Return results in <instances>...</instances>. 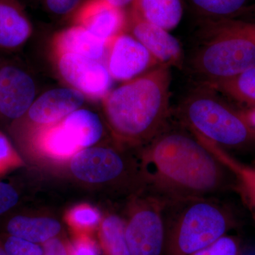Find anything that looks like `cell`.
I'll list each match as a JSON object with an SVG mask.
<instances>
[{
	"label": "cell",
	"mask_w": 255,
	"mask_h": 255,
	"mask_svg": "<svg viewBox=\"0 0 255 255\" xmlns=\"http://www.w3.org/2000/svg\"><path fill=\"white\" fill-rule=\"evenodd\" d=\"M145 145L140 169L144 185L148 194L165 202L217 197L234 187L229 170L182 125L169 124Z\"/></svg>",
	"instance_id": "1"
},
{
	"label": "cell",
	"mask_w": 255,
	"mask_h": 255,
	"mask_svg": "<svg viewBox=\"0 0 255 255\" xmlns=\"http://www.w3.org/2000/svg\"><path fill=\"white\" fill-rule=\"evenodd\" d=\"M171 80L170 68L158 65L102 98L117 140L128 145H146L168 126Z\"/></svg>",
	"instance_id": "2"
},
{
	"label": "cell",
	"mask_w": 255,
	"mask_h": 255,
	"mask_svg": "<svg viewBox=\"0 0 255 255\" xmlns=\"http://www.w3.org/2000/svg\"><path fill=\"white\" fill-rule=\"evenodd\" d=\"M163 255H191L228 235L235 226L229 207L217 197L167 201Z\"/></svg>",
	"instance_id": "3"
},
{
	"label": "cell",
	"mask_w": 255,
	"mask_h": 255,
	"mask_svg": "<svg viewBox=\"0 0 255 255\" xmlns=\"http://www.w3.org/2000/svg\"><path fill=\"white\" fill-rule=\"evenodd\" d=\"M179 124L193 133L225 150L255 149V130L240 113L212 89L199 86L190 92L177 112Z\"/></svg>",
	"instance_id": "4"
},
{
	"label": "cell",
	"mask_w": 255,
	"mask_h": 255,
	"mask_svg": "<svg viewBox=\"0 0 255 255\" xmlns=\"http://www.w3.org/2000/svg\"><path fill=\"white\" fill-rule=\"evenodd\" d=\"M193 56L191 70L199 86L228 80L255 65V45L233 35L206 36Z\"/></svg>",
	"instance_id": "5"
},
{
	"label": "cell",
	"mask_w": 255,
	"mask_h": 255,
	"mask_svg": "<svg viewBox=\"0 0 255 255\" xmlns=\"http://www.w3.org/2000/svg\"><path fill=\"white\" fill-rule=\"evenodd\" d=\"M165 204V201L150 194L134 201L130 218L125 223L126 238L130 255H163Z\"/></svg>",
	"instance_id": "6"
},
{
	"label": "cell",
	"mask_w": 255,
	"mask_h": 255,
	"mask_svg": "<svg viewBox=\"0 0 255 255\" xmlns=\"http://www.w3.org/2000/svg\"><path fill=\"white\" fill-rule=\"evenodd\" d=\"M55 57L62 77L83 95L103 98L110 92L112 78L100 62L74 53Z\"/></svg>",
	"instance_id": "7"
},
{
	"label": "cell",
	"mask_w": 255,
	"mask_h": 255,
	"mask_svg": "<svg viewBox=\"0 0 255 255\" xmlns=\"http://www.w3.org/2000/svg\"><path fill=\"white\" fill-rule=\"evenodd\" d=\"M108 71L112 78L129 81L158 65L143 45L125 32L107 42Z\"/></svg>",
	"instance_id": "8"
},
{
	"label": "cell",
	"mask_w": 255,
	"mask_h": 255,
	"mask_svg": "<svg viewBox=\"0 0 255 255\" xmlns=\"http://www.w3.org/2000/svg\"><path fill=\"white\" fill-rule=\"evenodd\" d=\"M74 175L90 183L122 180L126 177L127 164L119 152L107 147H91L74 155L70 164Z\"/></svg>",
	"instance_id": "9"
},
{
	"label": "cell",
	"mask_w": 255,
	"mask_h": 255,
	"mask_svg": "<svg viewBox=\"0 0 255 255\" xmlns=\"http://www.w3.org/2000/svg\"><path fill=\"white\" fill-rule=\"evenodd\" d=\"M128 27L158 63L169 68H182L184 51L180 43L164 28L152 24L129 11Z\"/></svg>",
	"instance_id": "10"
},
{
	"label": "cell",
	"mask_w": 255,
	"mask_h": 255,
	"mask_svg": "<svg viewBox=\"0 0 255 255\" xmlns=\"http://www.w3.org/2000/svg\"><path fill=\"white\" fill-rule=\"evenodd\" d=\"M73 21L106 42L128 28V15L124 9L111 6L103 0H85L74 11Z\"/></svg>",
	"instance_id": "11"
},
{
	"label": "cell",
	"mask_w": 255,
	"mask_h": 255,
	"mask_svg": "<svg viewBox=\"0 0 255 255\" xmlns=\"http://www.w3.org/2000/svg\"><path fill=\"white\" fill-rule=\"evenodd\" d=\"M35 85L31 77L13 66L0 70V113L11 119L21 118L33 103Z\"/></svg>",
	"instance_id": "12"
},
{
	"label": "cell",
	"mask_w": 255,
	"mask_h": 255,
	"mask_svg": "<svg viewBox=\"0 0 255 255\" xmlns=\"http://www.w3.org/2000/svg\"><path fill=\"white\" fill-rule=\"evenodd\" d=\"M84 100L83 94L78 90L55 89L37 99L26 113L31 122L41 125H50L60 122L78 110Z\"/></svg>",
	"instance_id": "13"
},
{
	"label": "cell",
	"mask_w": 255,
	"mask_h": 255,
	"mask_svg": "<svg viewBox=\"0 0 255 255\" xmlns=\"http://www.w3.org/2000/svg\"><path fill=\"white\" fill-rule=\"evenodd\" d=\"M192 134L232 174L234 189L239 193L255 221V165L243 163L214 142L198 134Z\"/></svg>",
	"instance_id": "14"
},
{
	"label": "cell",
	"mask_w": 255,
	"mask_h": 255,
	"mask_svg": "<svg viewBox=\"0 0 255 255\" xmlns=\"http://www.w3.org/2000/svg\"><path fill=\"white\" fill-rule=\"evenodd\" d=\"M52 43L55 56L74 53L98 60L107 50V42L78 25L55 34Z\"/></svg>",
	"instance_id": "15"
},
{
	"label": "cell",
	"mask_w": 255,
	"mask_h": 255,
	"mask_svg": "<svg viewBox=\"0 0 255 255\" xmlns=\"http://www.w3.org/2000/svg\"><path fill=\"white\" fill-rule=\"evenodd\" d=\"M32 28L17 0H0V47L14 49L31 36Z\"/></svg>",
	"instance_id": "16"
},
{
	"label": "cell",
	"mask_w": 255,
	"mask_h": 255,
	"mask_svg": "<svg viewBox=\"0 0 255 255\" xmlns=\"http://www.w3.org/2000/svg\"><path fill=\"white\" fill-rule=\"evenodd\" d=\"M4 230V235L39 245L56 238L61 226L58 221L49 218L16 215L8 219Z\"/></svg>",
	"instance_id": "17"
},
{
	"label": "cell",
	"mask_w": 255,
	"mask_h": 255,
	"mask_svg": "<svg viewBox=\"0 0 255 255\" xmlns=\"http://www.w3.org/2000/svg\"><path fill=\"white\" fill-rule=\"evenodd\" d=\"M130 11L170 31L180 23L184 4L182 0H134L130 4Z\"/></svg>",
	"instance_id": "18"
},
{
	"label": "cell",
	"mask_w": 255,
	"mask_h": 255,
	"mask_svg": "<svg viewBox=\"0 0 255 255\" xmlns=\"http://www.w3.org/2000/svg\"><path fill=\"white\" fill-rule=\"evenodd\" d=\"M35 140L41 150L55 158H67L82 149L61 121L43 127Z\"/></svg>",
	"instance_id": "19"
},
{
	"label": "cell",
	"mask_w": 255,
	"mask_h": 255,
	"mask_svg": "<svg viewBox=\"0 0 255 255\" xmlns=\"http://www.w3.org/2000/svg\"><path fill=\"white\" fill-rule=\"evenodd\" d=\"M61 123L73 135L81 148L95 144L103 133L100 119L90 111H75L61 121Z\"/></svg>",
	"instance_id": "20"
},
{
	"label": "cell",
	"mask_w": 255,
	"mask_h": 255,
	"mask_svg": "<svg viewBox=\"0 0 255 255\" xmlns=\"http://www.w3.org/2000/svg\"><path fill=\"white\" fill-rule=\"evenodd\" d=\"M255 0H189L191 7L203 20L237 19L251 9Z\"/></svg>",
	"instance_id": "21"
},
{
	"label": "cell",
	"mask_w": 255,
	"mask_h": 255,
	"mask_svg": "<svg viewBox=\"0 0 255 255\" xmlns=\"http://www.w3.org/2000/svg\"><path fill=\"white\" fill-rule=\"evenodd\" d=\"M206 87L228 96L246 108H255V65L237 76Z\"/></svg>",
	"instance_id": "22"
},
{
	"label": "cell",
	"mask_w": 255,
	"mask_h": 255,
	"mask_svg": "<svg viewBox=\"0 0 255 255\" xmlns=\"http://www.w3.org/2000/svg\"><path fill=\"white\" fill-rule=\"evenodd\" d=\"M99 237L106 255H130L126 238V223L118 216H110L102 221Z\"/></svg>",
	"instance_id": "23"
},
{
	"label": "cell",
	"mask_w": 255,
	"mask_h": 255,
	"mask_svg": "<svg viewBox=\"0 0 255 255\" xmlns=\"http://www.w3.org/2000/svg\"><path fill=\"white\" fill-rule=\"evenodd\" d=\"M204 36L215 34L233 35L246 38L255 45V23L241 19H223L217 21L203 20Z\"/></svg>",
	"instance_id": "24"
},
{
	"label": "cell",
	"mask_w": 255,
	"mask_h": 255,
	"mask_svg": "<svg viewBox=\"0 0 255 255\" xmlns=\"http://www.w3.org/2000/svg\"><path fill=\"white\" fill-rule=\"evenodd\" d=\"M100 221L98 211L88 206L75 208L68 217V222L78 233L77 234H87L99 224Z\"/></svg>",
	"instance_id": "25"
},
{
	"label": "cell",
	"mask_w": 255,
	"mask_h": 255,
	"mask_svg": "<svg viewBox=\"0 0 255 255\" xmlns=\"http://www.w3.org/2000/svg\"><path fill=\"white\" fill-rule=\"evenodd\" d=\"M241 253L239 240L234 236L226 235L191 255H241Z\"/></svg>",
	"instance_id": "26"
},
{
	"label": "cell",
	"mask_w": 255,
	"mask_h": 255,
	"mask_svg": "<svg viewBox=\"0 0 255 255\" xmlns=\"http://www.w3.org/2000/svg\"><path fill=\"white\" fill-rule=\"evenodd\" d=\"M0 238L9 255H43V247L39 245L7 235Z\"/></svg>",
	"instance_id": "27"
},
{
	"label": "cell",
	"mask_w": 255,
	"mask_h": 255,
	"mask_svg": "<svg viewBox=\"0 0 255 255\" xmlns=\"http://www.w3.org/2000/svg\"><path fill=\"white\" fill-rule=\"evenodd\" d=\"M65 247L68 255H100L98 244L87 234H77Z\"/></svg>",
	"instance_id": "28"
},
{
	"label": "cell",
	"mask_w": 255,
	"mask_h": 255,
	"mask_svg": "<svg viewBox=\"0 0 255 255\" xmlns=\"http://www.w3.org/2000/svg\"><path fill=\"white\" fill-rule=\"evenodd\" d=\"M21 164L18 154L6 135L0 132V174Z\"/></svg>",
	"instance_id": "29"
},
{
	"label": "cell",
	"mask_w": 255,
	"mask_h": 255,
	"mask_svg": "<svg viewBox=\"0 0 255 255\" xmlns=\"http://www.w3.org/2000/svg\"><path fill=\"white\" fill-rule=\"evenodd\" d=\"M19 195L14 186L0 182V216L9 212L18 204Z\"/></svg>",
	"instance_id": "30"
},
{
	"label": "cell",
	"mask_w": 255,
	"mask_h": 255,
	"mask_svg": "<svg viewBox=\"0 0 255 255\" xmlns=\"http://www.w3.org/2000/svg\"><path fill=\"white\" fill-rule=\"evenodd\" d=\"M47 8L54 14L65 15L75 11L81 0H43Z\"/></svg>",
	"instance_id": "31"
},
{
	"label": "cell",
	"mask_w": 255,
	"mask_h": 255,
	"mask_svg": "<svg viewBox=\"0 0 255 255\" xmlns=\"http://www.w3.org/2000/svg\"><path fill=\"white\" fill-rule=\"evenodd\" d=\"M43 248V255H68L65 245L57 238L46 242Z\"/></svg>",
	"instance_id": "32"
},
{
	"label": "cell",
	"mask_w": 255,
	"mask_h": 255,
	"mask_svg": "<svg viewBox=\"0 0 255 255\" xmlns=\"http://www.w3.org/2000/svg\"><path fill=\"white\" fill-rule=\"evenodd\" d=\"M239 111L243 118L255 130V108H245Z\"/></svg>",
	"instance_id": "33"
},
{
	"label": "cell",
	"mask_w": 255,
	"mask_h": 255,
	"mask_svg": "<svg viewBox=\"0 0 255 255\" xmlns=\"http://www.w3.org/2000/svg\"><path fill=\"white\" fill-rule=\"evenodd\" d=\"M103 1L114 7L124 9L126 6L131 4L134 0H103Z\"/></svg>",
	"instance_id": "34"
},
{
	"label": "cell",
	"mask_w": 255,
	"mask_h": 255,
	"mask_svg": "<svg viewBox=\"0 0 255 255\" xmlns=\"http://www.w3.org/2000/svg\"><path fill=\"white\" fill-rule=\"evenodd\" d=\"M0 255H9L8 254L7 252H6V249H5L1 238H0Z\"/></svg>",
	"instance_id": "35"
}]
</instances>
